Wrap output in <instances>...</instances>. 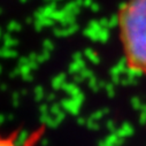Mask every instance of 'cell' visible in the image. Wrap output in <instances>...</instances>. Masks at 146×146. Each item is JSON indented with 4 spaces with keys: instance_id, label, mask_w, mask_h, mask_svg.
Returning <instances> with one entry per match:
<instances>
[{
    "instance_id": "cell-1",
    "label": "cell",
    "mask_w": 146,
    "mask_h": 146,
    "mask_svg": "<svg viewBox=\"0 0 146 146\" xmlns=\"http://www.w3.org/2000/svg\"><path fill=\"white\" fill-rule=\"evenodd\" d=\"M117 30L127 69L146 77V0H125L117 14Z\"/></svg>"
},
{
    "instance_id": "cell-2",
    "label": "cell",
    "mask_w": 146,
    "mask_h": 146,
    "mask_svg": "<svg viewBox=\"0 0 146 146\" xmlns=\"http://www.w3.org/2000/svg\"><path fill=\"white\" fill-rule=\"evenodd\" d=\"M45 128L40 127L35 130L22 144H19V131H12L9 133H1L0 131V146H36L37 143L42 139Z\"/></svg>"
}]
</instances>
